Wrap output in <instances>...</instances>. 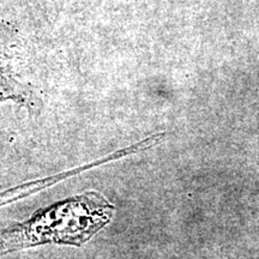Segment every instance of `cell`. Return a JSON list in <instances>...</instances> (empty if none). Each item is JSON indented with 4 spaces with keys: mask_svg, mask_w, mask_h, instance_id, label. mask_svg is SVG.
I'll use <instances>...</instances> for the list:
<instances>
[{
    "mask_svg": "<svg viewBox=\"0 0 259 259\" xmlns=\"http://www.w3.org/2000/svg\"><path fill=\"white\" fill-rule=\"evenodd\" d=\"M160 142H161L160 136H158V135L151 136V137L144 139V141L139 142V143L132 145V147L122 149V150H120V151H116V153L111 155V156L103 158V160H100L97 162H94V163L87 164V166L80 167V168H78V169H74V170H71V171H65V173L58 174V176L53 177V178H48V179L40 180L38 183L36 181L35 184H29L28 186L17 187V189L11 190L10 192L8 191L9 193H2V194H0V206L4 205V204H6V203H11V200H15L17 198H21V197H24V196H28V194H30V193H34L37 189H44V187L53 185V184H56V181H58V180L66 179V178L72 177V176H74V174L79 173V171H82L84 169H89V168H92V167L102 164L103 162H108V161H112V160H118V158L127 156V155H131V154L138 153V151L145 150V149H149V148L154 147V145L158 144Z\"/></svg>",
    "mask_w": 259,
    "mask_h": 259,
    "instance_id": "7a4b0ae2",
    "label": "cell"
},
{
    "mask_svg": "<svg viewBox=\"0 0 259 259\" xmlns=\"http://www.w3.org/2000/svg\"><path fill=\"white\" fill-rule=\"evenodd\" d=\"M114 206L99 192H87L34 213L0 233V255L44 244L80 246L111 222Z\"/></svg>",
    "mask_w": 259,
    "mask_h": 259,
    "instance_id": "6da1fadb",
    "label": "cell"
},
{
    "mask_svg": "<svg viewBox=\"0 0 259 259\" xmlns=\"http://www.w3.org/2000/svg\"><path fill=\"white\" fill-rule=\"evenodd\" d=\"M8 141H9L8 135H6L5 132L0 131V147H2V144L4 143V142H8Z\"/></svg>",
    "mask_w": 259,
    "mask_h": 259,
    "instance_id": "3957f363",
    "label": "cell"
}]
</instances>
